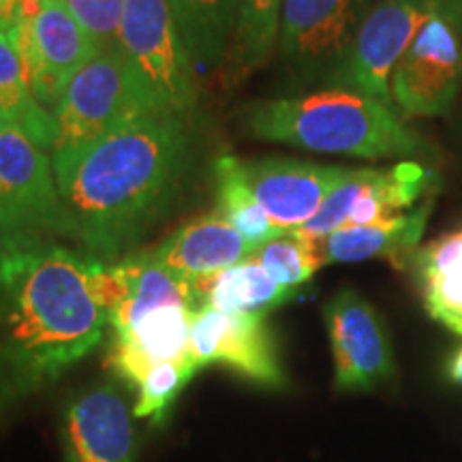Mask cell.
I'll return each instance as SVG.
<instances>
[{
  "mask_svg": "<svg viewBox=\"0 0 462 462\" xmlns=\"http://www.w3.org/2000/svg\"><path fill=\"white\" fill-rule=\"evenodd\" d=\"M187 118L152 114L99 140L51 152L54 178L84 255L116 263L170 208L187 178Z\"/></svg>",
  "mask_w": 462,
  "mask_h": 462,
  "instance_id": "1",
  "label": "cell"
},
{
  "mask_svg": "<svg viewBox=\"0 0 462 462\" xmlns=\"http://www.w3.org/2000/svg\"><path fill=\"white\" fill-rule=\"evenodd\" d=\"M90 262L62 242L0 246V426L106 337Z\"/></svg>",
  "mask_w": 462,
  "mask_h": 462,
  "instance_id": "2",
  "label": "cell"
},
{
  "mask_svg": "<svg viewBox=\"0 0 462 462\" xmlns=\"http://www.w3.org/2000/svg\"><path fill=\"white\" fill-rule=\"evenodd\" d=\"M246 129L263 142L357 159L413 157L426 150L396 107L340 86L257 103L246 112Z\"/></svg>",
  "mask_w": 462,
  "mask_h": 462,
  "instance_id": "3",
  "label": "cell"
},
{
  "mask_svg": "<svg viewBox=\"0 0 462 462\" xmlns=\"http://www.w3.org/2000/svg\"><path fill=\"white\" fill-rule=\"evenodd\" d=\"M62 240L79 246L51 159L20 126L0 123V246Z\"/></svg>",
  "mask_w": 462,
  "mask_h": 462,
  "instance_id": "4",
  "label": "cell"
},
{
  "mask_svg": "<svg viewBox=\"0 0 462 462\" xmlns=\"http://www.w3.org/2000/svg\"><path fill=\"white\" fill-rule=\"evenodd\" d=\"M165 114L118 45L101 50L69 79L54 109L58 148H75L143 116ZM51 150V152H54Z\"/></svg>",
  "mask_w": 462,
  "mask_h": 462,
  "instance_id": "5",
  "label": "cell"
},
{
  "mask_svg": "<svg viewBox=\"0 0 462 462\" xmlns=\"http://www.w3.org/2000/svg\"><path fill=\"white\" fill-rule=\"evenodd\" d=\"M462 82V0H435L390 78L392 103L402 118L449 112Z\"/></svg>",
  "mask_w": 462,
  "mask_h": 462,
  "instance_id": "6",
  "label": "cell"
},
{
  "mask_svg": "<svg viewBox=\"0 0 462 462\" xmlns=\"http://www.w3.org/2000/svg\"><path fill=\"white\" fill-rule=\"evenodd\" d=\"M116 45L137 69L165 114L187 118L193 112L199 97V75L167 0H125Z\"/></svg>",
  "mask_w": 462,
  "mask_h": 462,
  "instance_id": "7",
  "label": "cell"
},
{
  "mask_svg": "<svg viewBox=\"0 0 462 462\" xmlns=\"http://www.w3.org/2000/svg\"><path fill=\"white\" fill-rule=\"evenodd\" d=\"M17 54L39 106L54 114L69 79L99 54L65 0H22L14 31Z\"/></svg>",
  "mask_w": 462,
  "mask_h": 462,
  "instance_id": "8",
  "label": "cell"
},
{
  "mask_svg": "<svg viewBox=\"0 0 462 462\" xmlns=\"http://www.w3.org/2000/svg\"><path fill=\"white\" fill-rule=\"evenodd\" d=\"M432 11L435 0H379L368 9L346 60L330 82L394 107L390 78Z\"/></svg>",
  "mask_w": 462,
  "mask_h": 462,
  "instance_id": "9",
  "label": "cell"
},
{
  "mask_svg": "<svg viewBox=\"0 0 462 462\" xmlns=\"http://www.w3.org/2000/svg\"><path fill=\"white\" fill-rule=\"evenodd\" d=\"M366 14L368 0H285L279 28L282 60L306 79H332Z\"/></svg>",
  "mask_w": 462,
  "mask_h": 462,
  "instance_id": "10",
  "label": "cell"
},
{
  "mask_svg": "<svg viewBox=\"0 0 462 462\" xmlns=\"http://www.w3.org/2000/svg\"><path fill=\"white\" fill-rule=\"evenodd\" d=\"M334 357V381L343 392H371L396 374L394 346L377 309L354 289H343L323 309Z\"/></svg>",
  "mask_w": 462,
  "mask_h": 462,
  "instance_id": "11",
  "label": "cell"
},
{
  "mask_svg": "<svg viewBox=\"0 0 462 462\" xmlns=\"http://www.w3.org/2000/svg\"><path fill=\"white\" fill-rule=\"evenodd\" d=\"M190 357L198 371L225 364L265 388L285 385L273 334L262 315H229L206 306L190 323Z\"/></svg>",
  "mask_w": 462,
  "mask_h": 462,
  "instance_id": "12",
  "label": "cell"
},
{
  "mask_svg": "<svg viewBox=\"0 0 462 462\" xmlns=\"http://www.w3.org/2000/svg\"><path fill=\"white\" fill-rule=\"evenodd\" d=\"M135 411L118 383L92 385L69 401L62 418L65 462L135 460Z\"/></svg>",
  "mask_w": 462,
  "mask_h": 462,
  "instance_id": "13",
  "label": "cell"
},
{
  "mask_svg": "<svg viewBox=\"0 0 462 462\" xmlns=\"http://www.w3.org/2000/svg\"><path fill=\"white\" fill-rule=\"evenodd\" d=\"M240 170L270 221L282 231L298 229L317 215L323 199L345 180L349 170L313 161L265 157L242 161Z\"/></svg>",
  "mask_w": 462,
  "mask_h": 462,
  "instance_id": "14",
  "label": "cell"
},
{
  "mask_svg": "<svg viewBox=\"0 0 462 462\" xmlns=\"http://www.w3.org/2000/svg\"><path fill=\"white\" fill-rule=\"evenodd\" d=\"M193 315L195 310L187 304L159 306L137 317L125 330L114 332L109 366L114 368L116 377L123 379L126 385H135L157 364L193 362Z\"/></svg>",
  "mask_w": 462,
  "mask_h": 462,
  "instance_id": "15",
  "label": "cell"
},
{
  "mask_svg": "<svg viewBox=\"0 0 462 462\" xmlns=\"http://www.w3.org/2000/svg\"><path fill=\"white\" fill-rule=\"evenodd\" d=\"M430 208L432 199H426L418 208L394 218L332 231L328 238L317 242L321 265L383 257L390 259L398 270H404L420 245L421 234L429 223Z\"/></svg>",
  "mask_w": 462,
  "mask_h": 462,
  "instance_id": "16",
  "label": "cell"
},
{
  "mask_svg": "<svg viewBox=\"0 0 462 462\" xmlns=\"http://www.w3.org/2000/svg\"><path fill=\"white\" fill-rule=\"evenodd\" d=\"M150 255L195 281L234 268L253 255V248L217 210L173 231Z\"/></svg>",
  "mask_w": 462,
  "mask_h": 462,
  "instance_id": "17",
  "label": "cell"
},
{
  "mask_svg": "<svg viewBox=\"0 0 462 462\" xmlns=\"http://www.w3.org/2000/svg\"><path fill=\"white\" fill-rule=\"evenodd\" d=\"M407 270L432 319L462 337V229L415 248Z\"/></svg>",
  "mask_w": 462,
  "mask_h": 462,
  "instance_id": "18",
  "label": "cell"
},
{
  "mask_svg": "<svg viewBox=\"0 0 462 462\" xmlns=\"http://www.w3.org/2000/svg\"><path fill=\"white\" fill-rule=\"evenodd\" d=\"M437 176L429 167L415 161H401L390 170H373L368 167V176L364 180L362 193L351 208L349 221L345 227L354 225H373L385 218L404 215V210H413L421 199H430V193L437 189Z\"/></svg>",
  "mask_w": 462,
  "mask_h": 462,
  "instance_id": "19",
  "label": "cell"
},
{
  "mask_svg": "<svg viewBox=\"0 0 462 462\" xmlns=\"http://www.w3.org/2000/svg\"><path fill=\"white\" fill-rule=\"evenodd\" d=\"M198 75L221 71L227 60L238 0H167Z\"/></svg>",
  "mask_w": 462,
  "mask_h": 462,
  "instance_id": "20",
  "label": "cell"
},
{
  "mask_svg": "<svg viewBox=\"0 0 462 462\" xmlns=\"http://www.w3.org/2000/svg\"><path fill=\"white\" fill-rule=\"evenodd\" d=\"M195 287L210 309L229 315H262L287 304L296 289L282 287L259 265L255 259H245L223 273L195 279Z\"/></svg>",
  "mask_w": 462,
  "mask_h": 462,
  "instance_id": "21",
  "label": "cell"
},
{
  "mask_svg": "<svg viewBox=\"0 0 462 462\" xmlns=\"http://www.w3.org/2000/svg\"><path fill=\"white\" fill-rule=\"evenodd\" d=\"M285 0H238L223 79L229 86L255 73L273 54Z\"/></svg>",
  "mask_w": 462,
  "mask_h": 462,
  "instance_id": "22",
  "label": "cell"
},
{
  "mask_svg": "<svg viewBox=\"0 0 462 462\" xmlns=\"http://www.w3.org/2000/svg\"><path fill=\"white\" fill-rule=\"evenodd\" d=\"M0 123L20 126L43 150H54L56 120L34 99L24 62L9 32L0 31Z\"/></svg>",
  "mask_w": 462,
  "mask_h": 462,
  "instance_id": "23",
  "label": "cell"
},
{
  "mask_svg": "<svg viewBox=\"0 0 462 462\" xmlns=\"http://www.w3.org/2000/svg\"><path fill=\"white\" fill-rule=\"evenodd\" d=\"M218 215L245 238L253 253L285 231L270 221L268 212L251 193L240 170V159L221 157L215 163Z\"/></svg>",
  "mask_w": 462,
  "mask_h": 462,
  "instance_id": "24",
  "label": "cell"
},
{
  "mask_svg": "<svg viewBox=\"0 0 462 462\" xmlns=\"http://www.w3.org/2000/svg\"><path fill=\"white\" fill-rule=\"evenodd\" d=\"M251 259H255L279 285L296 291L321 268L317 242L304 238L296 229H289L279 238L265 242L253 253Z\"/></svg>",
  "mask_w": 462,
  "mask_h": 462,
  "instance_id": "25",
  "label": "cell"
},
{
  "mask_svg": "<svg viewBox=\"0 0 462 462\" xmlns=\"http://www.w3.org/2000/svg\"><path fill=\"white\" fill-rule=\"evenodd\" d=\"M198 373L193 362H163L152 366L133 388L137 392V401L133 411L135 418L152 420L161 424L167 409L184 390L190 377Z\"/></svg>",
  "mask_w": 462,
  "mask_h": 462,
  "instance_id": "26",
  "label": "cell"
},
{
  "mask_svg": "<svg viewBox=\"0 0 462 462\" xmlns=\"http://www.w3.org/2000/svg\"><path fill=\"white\" fill-rule=\"evenodd\" d=\"M65 3L99 45V51L114 48L123 20L125 0H65Z\"/></svg>",
  "mask_w": 462,
  "mask_h": 462,
  "instance_id": "27",
  "label": "cell"
},
{
  "mask_svg": "<svg viewBox=\"0 0 462 462\" xmlns=\"http://www.w3.org/2000/svg\"><path fill=\"white\" fill-rule=\"evenodd\" d=\"M22 0H0V31L11 32L14 31L17 14H20Z\"/></svg>",
  "mask_w": 462,
  "mask_h": 462,
  "instance_id": "28",
  "label": "cell"
},
{
  "mask_svg": "<svg viewBox=\"0 0 462 462\" xmlns=\"http://www.w3.org/2000/svg\"><path fill=\"white\" fill-rule=\"evenodd\" d=\"M448 377L454 381V383L462 385V346L454 351V356L449 357L448 362Z\"/></svg>",
  "mask_w": 462,
  "mask_h": 462,
  "instance_id": "29",
  "label": "cell"
}]
</instances>
